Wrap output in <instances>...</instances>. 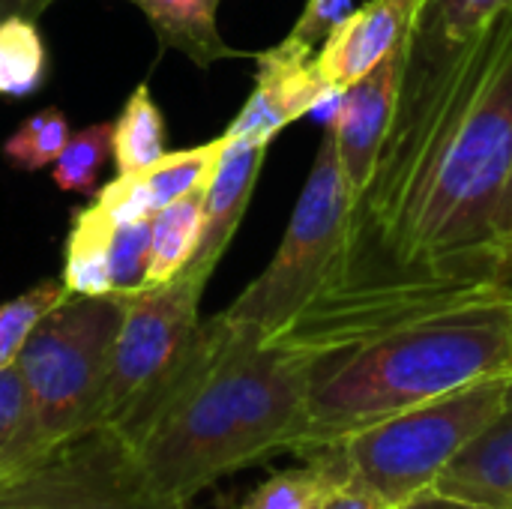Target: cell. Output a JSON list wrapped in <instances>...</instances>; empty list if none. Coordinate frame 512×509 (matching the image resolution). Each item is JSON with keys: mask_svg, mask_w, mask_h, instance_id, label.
I'll return each instance as SVG.
<instances>
[{"mask_svg": "<svg viewBox=\"0 0 512 509\" xmlns=\"http://www.w3.org/2000/svg\"><path fill=\"white\" fill-rule=\"evenodd\" d=\"M512 174V6L459 63L390 183L363 192L324 288L276 336L315 369L504 285L495 216Z\"/></svg>", "mask_w": 512, "mask_h": 509, "instance_id": "obj_1", "label": "cell"}, {"mask_svg": "<svg viewBox=\"0 0 512 509\" xmlns=\"http://www.w3.org/2000/svg\"><path fill=\"white\" fill-rule=\"evenodd\" d=\"M312 378V357L219 312L171 378L111 429L159 492L192 504L222 477L291 453Z\"/></svg>", "mask_w": 512, "mask_h": 509, "instance_id": "obj_2", "label": "cell"}, {"mask_svg": "<svg viewBox=\"0 0 512 509\" xmlns=\"http://www.w3.org/2000/svg\"><path fill=\"white\" fill-rule=\"evenodd\" d=\"M510 372L512 288L504 282L318 366L291 453L309 456L408 408Z\"/></svg>", "mask_w": 512, "mask_h": 509, "instance_id": "obj_3", "label": "cell"}, {"mask_svg": "<svg viewBox=\"0 0 512 509\" xmlns=\"http://www.w3.org/2000/svg\"><path fill=\"white\" fill-rule=\"evenodd\" d=\"M510 381L512 372L483 378L360 429L324 450L336 456L348 483L366 489L387 509L399 507L435 486L453 459L498 417Z\"/></svg>", "mask_w": 512, "mask_h": 509, "instance_id": "obj_4", "label": "cell"}, {"mask_svg": "<svg viewBox=\"0 0 512 509\" xmlns=\"http://www.w3.org/2000/svg\"><path fill=\"white\" fill-rule=\"evenodd\" d=\"M123 321L117 294L66 297L18 354L45 450L99 426V405Z\"/></svg>", "mask_w": 512, "mask_h": 509, "instance_id": "obj_5", "label": "cell"}, {"mask_svg": "<svg viewBox=\"0 0 512 509\" xmlns=\"http://www.w3.org/2000/svg\"><path fill=\"white\" fill-rule=\"evenodd\" d=\"M351 210L354 201L339 165L333 123L327 120L315 162L273 261L225 312L237 321L255 324L264 336L285 330L333 273L345 246Z\"/></svg>", "mask_w": 512, "mask_h": 509, "instance_id": "obj_6", "label": "cell"}, {"mask_svg": "<svg viewBox=\"0 0 512 509\" xmlns=\"http://www.w3.org/2000/svg\"><path fill=\"white\" fill-rule=\"evenodd\" d=\"M0 509H189L159 492L111 426H93L0 477Z\"/></svg>", "mask_w": 512, "mask_h": 509, "instance_id": "obj_7", "label": "cell"}, {"mask_svg": "<svg viewBox=\"0 0 512 509\" xmlns=\"http://www.w3.org/2000/svg\"><path fill=\"white\" fill-rule=\"evenodd\" d=\"M210 273L186 267L165 285L117 294L123 321L111 351V369L99 405V426H114L153 396L186 357L201 327V297Z\"/></svg>", "mask_w": 512, "mask_h": 509, "instance_id": "obj_8", "label": "cell"}, {"mask_svg": "<svg viewBox=\"0 0 512 509\" xmlns=\"http://www.w3.org/2000/svg\"><path fill=\"white\" fill-rule=\"evenodd\" d=\"M512 0H423L405 42V69L393 126L381 147L375 177L366 192L381 189L405 165L420 129L444 99L459 63L486 33V27L510 9ZM363 198V195H360Z\"/></svg>", "mask_w": 512, "mask_h": 509, "instance_id": "obj_9", "label": "cell"}, {"mask_svg": "<svg viewBox=\"0 0 512 509\" xmlns=\"http://www.w3.org/2000/svg\"><path fill=\"white\" fill-rule=\"evenodd\" d=\"M402 69H405V42L396 51H390L369 75L345 87L342 99L336 102V114L330 117L339 165L354 204L360 201V195L375 177V165L399 105Z\"/></svg>", "mask_w": 512, "mask_h": 509, "instance_id": "obj_10", "label": "cell"}, {"mask_svg": "<svg viewBox=\"0 0 512 509\" xmlns=\"http://www.w3.org/2000/svg\"><path fill=\"white\" fill-rule=\"evenodd\" d=\"M255 60V87L240 114L231 120L225 138L270 144L288 123L318 108L330 96V90L318 78L312 57L288 48L285 42L255 54Z\"/></svg>", "mask_w": 512, "mask_h": 509, "instance_id": "obj_11", "label": "cell"}, {"mask_svg": "<svg viewBox=\"0 0 512 509\" xmlns=\"http://www.w3.org/2000/svg\"><path fill=\"white\" fill-rule=\"evenodd\" d=\"M423 0H369L357 6L318 48L312 66L330 93L369 75L390 51L408 42Z\"/></svg>", "mask_w": 512, "mask_h": 509, "instance_id": "obj_12", "label": "cell"}, {"mask_svg": "<svg viewBox=\"0 0 512 509\" xmlns=\"http://www.w3.org/2000/svg\"><path fill=\"white\" fill-rule=\"evenodd\" d=\"M225 135L189 150H174L156 159L153 165L132 171V174H117L96 198L99 207L111 213L114 222H129V219H147L156 210L207 189L216 162L222 156Z\"/></svg>", "mask_w": 512, "mask_h": 509, "instance_id": "obj_13", "label": "cell"}, {"mask_svg": "<svg viewBox=\"0 0 512 509\" xmlns=\"http://www.w3.org/2000/svg\"><path fill=\"white\" fill-rule=\"evenodd\" d=\"M267 147L270 144H264V141L225 138L216 171L204 189V231H201L198 252L189 264L192 270L213 276L216 264L222 261L225 249L231 246V240L249 210Z\"/></svg>", "mask_w": 512, "mask_h": 509, "instance_id": "obj_14", "label": "cell"}, {"mask_svg": "<svg viewBox=\"0 0 512 509\" xmlns=\"http://www.w3.org/2000/svg\"><path fill=\"white\" fill-rule=\"evenodd\" d=\"M435 489L489 507L512 509V381L498 417L453 459Z\"/></svg>", "mask_w": 512, "mask_h": 509, "instance_id": "obj_15", "label": "cell"}, {"mask_svg": "<svg viewBox=\"0 0 512 509\" xmlns=\"http://www.w3.org/2000/svg\"><path fill=\"white\" fill-rule=\"evenodd\" d=\"M135 3L159 36L162 48L186 54L195 66L210 69L219 60L246 57L231 48L216 24L219 0H129Z\"/></svg>", "mask_w": 512, "mask_h": 509, "instance_id": "obj_16", "label": "cell"}, {"mask_svg": "<svg viewBox=\"0 0 512 509\" xmlns=\"http://www.w3.org/2000/svg\"><path fill=\"white\" fill-rule=\"evenodd\" d=\"M111 231L114 219L105 207L90 204L75 210L63 246V285L78 297L111 294Z\"/></svg>", "mask_w": 512, "mask_h": 509, "instance_id": "obj_17", "label": "cell"}, {"mask_svg": "<svg viewBox=\"0 0 512 509\" xmlns=\"http://www.w3.org/2000/svg\"><path fill=\"white\" fill-rule=\"evenodd\" d=\"M201 231H204V189L156 210L150 228L147 285H165L174 276H180L198 252Z\"/></svg>", "mask_w": 512, "mask_h": 509, "instance_id": "obj_18", "label": "cell"}, {"mask_svg": "<svg viewBox=\"0 0 512 509\" xmlns=\"http://www.w3.org/2000/svg\"><path fill=\"white\" fill-rule=\"evenodd\" d=\"M306 465L264 480L240 509H327L333 495L348 483L330 450L303 456Z\"/></svg>", "mask_w": 512, "mask_h": 509, "instance_id": "obj_19", "label": "cell"}, {"mask_svg": "<svg viewBox=\"0 0 512 509\" xmlns=\"http://www.w3.org/2000/svg\"><path fill=\"white\" fill-rule=\"evenodd\" d=\"M48 51L30 12H6L0 18V96L24 99L45 84Z\"/></svg>", "mask_w": 512, "mask_h": 509, "instance_id": "obj_20", "label": "cell"}, {"mask_svg": "<svg viewBox=\"0 0 512 509\" xmlns=\"http://www.w3.org/2000/svg\"><path fill=\"white\" fill-rule=\"evenodd\" d=\"M165 153V117L150 96V87L138 84L126 99V108L114 120L111 159L117 165V174H132L153 165Z\"/></svg>", "mask_w": 512, "mask_h": 509, "instance_id": "obj_21", "label": "cell"}, {"mask_svg": "<svg viewBox=\"0 0 512 509\" xmlns=\"http://www.w3.org/2000/svg\"><path fill=\"white\" fill-rule=\"evenodd\" d=\"M45 453L27 381L15 366L0 369V477H9Z\"/></svg>", "mask_w": 512, "mask_h": 509, "instance_id": "obj_22", "label": "cell"}, {"mask_svg": "<svg viewBox=\"0 0 512 509\" xmlns=\"http://www.w3.org/2000/svg\"><path fill=\"white\" fill-rule=\"evenodd\" d=\"M66 297L72 294L66 291L63 279H45L36 288L0 303V369L18 363V354L27 345L36 324Z\"/></svg>", "mask_w": 512, "mask_h": 509, "instance_id": "obj_23", "label": "cell"}, {"mask_svg": "<svg viewBox=\"0 0 512 509\" xmlns=\"http://www.w3.org/2000/svg\"><path fill=\"white\" fill-rule=\"evenodd\" d=\"M111 132H114V123H93L69 135L63 153L57 156L51 168V177L63 192H75V195L96 192L99 171L111 159Z\"/></svg>", "mask_w": 512, "mask_h": 509, "instance_id": "obj_24", "label": "cell"}, {"mask_svg": "<svg viewBox=\"0 0 512 509\" xmlns=\"http://www.w3.org/2000/svg\"><path fill=\"white\" fill-rule=\"evenodd\" d=\"M69 141V120L60 108H42L30 114L6 141L3 156L21 171H42L54 165Z\"/></svg>", "mask_w": 512, "mask_h": 509, "instance_id": "obj_25", "label": "cell"}, {"mask_svg": "<svg viewBox=\"0 0 512 509\" xmlns=\"http://www.w3.org/2000/svg\"><path fill=\"white\" fill-rule=\"evenodd\" d=\"M153 216L114 222L111 231V294H135L147 288Z\"/></svg>", "mask_w": 512, "mask_h": 509, "instance_id": "obj_26", "label": "cell"}, {"mask_svg": "<svg viewBox=\"0 0 512 509\" xmlns=\"http://www.w3.org/2000/svg\"><path fill=\"white\" fill-rule=\"evenodd\" d=\"M357 9V0H306L300 18L294 21L291 33L282 39L288 48L315 57L327 36Z\"/></svg>", "mask_w": 512, "mask_h": 509, "instance_id": "obj_27", "label": "cell"}, {"mask_svg": "<svg viewBox=\"0 0 512 509\" xmlns=\"http://www.w3.org/2000/svg\"><path fill=\"white\" fill-rule=\"evenodd\" d=\"M393 509H498L489 507V504H480V501H468V498H459V495H447L435 486L417 492L414 498H408L405 504Z\"/></svg>", "mask_w": 512, "mask_h": 509, "instance_id": "obj_28", "label": "cell"}, {"mask_svg": "<svg viewBox=\"0 0 512 509\" xmlns=\"http://www.w3.org/2000/svg\"><path fill=\"white\" fill-rule=\"evenodd\" d=\"M327 509H387L375 495H369L366 489H360V486H354V483H345L336 495H333V501L327 504Z\"/></svg>", "mask_w": 512, "mask_h": 509, "instance_id": "obj_29", "label": "cell"}, {"mask_svg": "<svg viewBox=\"0 0 512 509\" xmlns=\"http://www.w3.org/2000/svg\"><path fill=\"white\" fill-rule=\"evenodd\" d=\"M495 240L501 246V252L512 261V174L507 189H504V198L498 204V216H495Z\"/></svg>", "mask_w": 512, "mask_h": 509, "instance_id": "obj_30", "label": "cell"}, {"mask_svg": "<svg viewBox=\"0 0 512 509\" xmlns=\"http://www.w3.org/2000/svg\"><path fill=\"white\" fill-rule=\"evenodd\" d=\"M51 0H0V18L6 12H30V15H39L48 9Z\"/></svg>", "mask_w": 512, "mask_h": 509, "instance_id": "obj_31", "label": "cell"}, {"mask_svg": "<svg viewBox=\"0 0 512 509\" xmlns=\"http://www.w3.org/2000/svg\"><path fill=\"white\" fill-rule=\"evenodd\" d=\"M507 282H510V288H512V273H510V279H507Z\"/></svg>", "mask_w": 512, "mask_h": 509, "instance_id": "obj_32", "label": "cell"}]
</instances>
